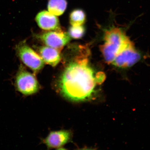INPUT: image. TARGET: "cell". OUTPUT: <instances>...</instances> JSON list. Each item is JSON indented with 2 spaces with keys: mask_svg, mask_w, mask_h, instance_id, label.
<instances>
[{
  "mask_svg": "<svg viewBox=\"0 0 150 150\" xmlns=\"http://www.w3.org/2000/svg\"><path fill=\"white\" fill-rule=\"evenodd\" d=\"M39 52L43 61L47 64L55 67L61 60L59 50L48 46H42L39 48Z\"/></svg>",
  "mask_w": 150,
  "mask_h": 150,
  "instance_id": "9c48e42d",
  "label": "cell"
},
{
  "mask_svg": "<svg viewBox=\"0 0 150 150\" xmlns=\"http://www.w3.org/2000/svg\"><path fill=\"white\" fill-rule=\"evenodd\" d=\"M67 0H49L48 4L49 12L56 16L62 14L67 8Z\"/></svg>",
  "mask_w": 150,
  "mask_h": 150,
  "instance_id": "30bf717a",
  "label": "cell"
},
{
  "mask_svg": "<svg viewBox=\"0 0 150 150\" xmlns=\"http://www.w3.org/2000/svg\"><path fill=\"white\" fill-rule=\"evenodd\" d=\"M39 38L47 46L60 51L70 40L68 33L61 30L45 33L38 36Z\"/></svg>",
  "mask_w": 150,
  "mask_h": 150,
  "instance_id": "8992f818",
  "label": "cell"
},
{
  "mask_svg": "<svg viewBox=\"0 0 150 150\" xmlns=\"http://www.w3.org/2000/svg\"><path fill=\"white\" fill-rule=\"evenodd\" d=\"M15 83L17 90L25 95L36 93L39 88L38 82L34 76L22 67L17 74Z\"/></svg>",
  "mask_w": 150,
  "mask_h": 150,
  "instance_id": "5b68a950",
  "label": "cell"
},
{
  "mask_svg": "<svg viewBox=\"0 0 150 150\" xmlns=\"http://www.w3.org/2000/svg\"><path fill=\"white\" fill-rule=\"evenodd\" d=\"M80 54L66 67L60 77V93L68 100L82 102L93 98L96 86L105 79L103 74L95 75L88 65L89 50L81 47Z\"/></svg>",
  "mask_w": 150,
  "mask_h": 150,
  "instance_id": "6da1fadb",
  "label": "cell"
},
{
  "mask_svg": "<svg viewBox=\"0 0 150 150\" xmlns=\"http://www.w3.org/2000/svg\"><path fill=\"white\" fill-rule=\"evenodd\" d=\"M71 134L67 130L52 131L45 139L44 142L50 149L62 147L70 140Z\"/></svg>",
  "mask_w": 150,
  "mask_h": 150,
  "instance_id": "ba28073f",
  "label": "cell"
},
{
  "mask_svg": "<svg viewBox=\"0 0 150 150\" xmlns=\"http://www.w3.org/2000/svg\"><path fill=\"white\" fill-rule=\"evenodd\" d=\"M85 32V29L82 25L73 26L69 30V35L70 37L75 39H79L83 36Z\"/></svg>",
  "mask_w": 150,
  "mask_h": 150,
  "instance_id": "7c38bea8",
  "label": "cell"
},
{
  "mask_svg": "<svg viewBox=\"0 0 150 150\" xmlns=\"http://www.w3.org/2000/svg\"><path fill=\"white\" fill-rule=\"evenodd\" d=\"M140 58L139 53L128 37L122 45L111 64L120 68H127L135 64Z\"/></svg>",
  "mask_w": 150,
  "mask_h": 150,
  "instance_id": "3957f363",
  "label": "cell"
},
{
  "mask_svg": "<svg viewBox=\"0 0 150 150\" xmlns=\"http://www.w3.org/2000/svg\"><path fill=\"white\" fill-rule=\"evenodd\" d=\"M128 38L120 28H112L105 31L104 42L100 46V50L105 61L112 63L120 49Z\"/></svg>",
  "mask_w": 150,
  "mask_h": 150,
  "instance_id": "7a4b0ae2",
  "label": "cell"
},
{
  "mask_svg": "<svg viewBox=\"0 0 150 150\" xmlns=\"http://www.w3.org/2000/svg\"><path fill=\"white\" fill-rule=\"evenodd\" d=\"M35 20L39 27L46 30H60L59 18L49 11H43L37 15Z\"/></svg>",
  "mask_w": 150,
  "mask_h": 150,
  "instance_id": "52a82bcc",
  "label": "cell"
},
{
  "mask_svg": "<svg viewBox=\"0 0 150 150\" xmlns=\"http://www.w3.org/2000/svg\"><path fill=\"white\" fill-rule=\"evenodd\" d=\"M86 18L84 11L81 9H75L70 14V23L73 26L82 25L85 22Z\"/></svg>",
  "mask_w": 150,
  "mask_h": 150,
  "instance_id": "8fae6325",
  "label": "cell"
},
{
  "mask_svg": "<svg viewBox=\"0 0 150 150\" xmlns=\"http://www.w3.org/2000/svg\"><path fill=\"white\" fill-rule=\"evenodd\" d=\"M16 50L18 55L24 64L35 73L38 72L44 67V62L42 58L25 42L18 45Z\"/></svg>",
  "mask_w": 150,
  "mask_h": 150,
  "instance_id": "277c9868",
  "label": "cell"
}]
</instances>
